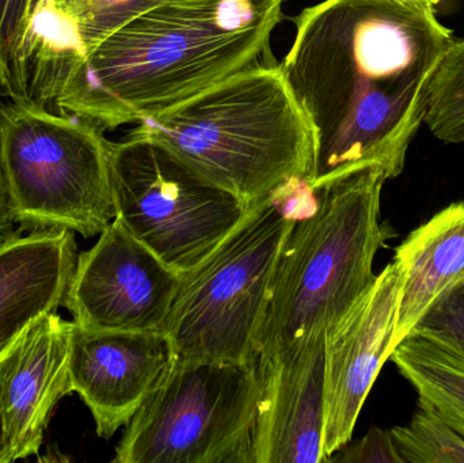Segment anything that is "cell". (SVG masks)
I'll return each instance as SVG.
<instances>
[{"mask_svg": "<svg viewBox=\"0 0 464 463\" xmlns=\"http://www.w3.org/2000/svg\"><path fill=\"white\" fill-rule=\"evenodd\" d=\"M295 21L281 70L315 133L311 189L365 166L405 169L452 32L430 0H324Z\"/></svg>", "mask_w": 464, "mask_h": 463, "instance_id": "1", "label": "cell"}, {"mask_svg": "<svg viewBox=\"0 0 464 463\" xmlns=\"http://www.w3.org/2000/svg\"><path fill=\"white\" fill-rule=\"evenodd\" d=\"M284 0H174L139 14L90 49L53 105L102 130L138 124L250 67Z\"/></svg>", "mask_w": 464, "mask_h": 463, "instance_id": "2", "label": "cell"}, {"mask_svg": "<svg viewBox=\"0 0 464 463\" xmlns=\"http://www.w3.org/2000/svg\"><path fill=\"white\" fill-rule=\"evenodd\" d=\"M154 139L248 206L295 181L311 184L315 133L280 64L243 68L138 122Z\"/></svg>", "mask_w": 464, "mask_h": 463, "instance_id": "3", "label": "cell"}, {"mask_svg": "<svg viewBox=\"0 0 464 463\" xmlns=\"http://www.w3.org/2000/svg\"><path fill=\"white\" fill-rule=\"evenodd\" d=\"M378 166H365L314 190L278 255L256 333L258 363L284 355L340 323L372 287L376 253L397 234L382 223Z\"/></svg>", "mask_w": 464, "mask_h": 463, "instance_id": "4", "label": "cell"}, {"mask_svg": "<svg viewBox=\"0 0 464 463\" xmlns=\"http://www.w3.org/2000/svg\"><path fill=\"white\" fill-rule=\"evenodd\" d=\"M302 182L254 204L200 265L182 275L165 328L177 359L258 362L256 333L294 212L304 206Z\"/></svg>", "mask_w": 464, "mask_h": 463, "instance_id": "5", "label": "cell"}, {"mask_svg": "<svg viewBox=\"0 0 464 463\" xmlns=\"http://www.w3.org/2000/svg\"><path fill=\"white\" fill-rule=\"evenodd\" d=\"M111 141L97 125L30 101L0 106V169L16 223L90 238L116 217Z\"/></svg>", "mask_w": 464, "mask_h": 463, "instance_id": "6", "label": "cell"}, {"mask_svg": "<svg viewBox=\"0 0 464 463\" xmlns=\"http://www.w3.org/2000/svg\"><path fill=\"white\" fill-rule=\"evenodd\" d=\"M254 364L176 359L127 424L114 463H254Z\"/></svg>", "mask_w": 464, "mask_h": 463, "instance_id": "7", "label": "cell"}, {"mask_svg": "<svg viewBox=\"0 0 464 463\" xmlns=\"http://www.w3.org/2000/svg\"><path fill=\"white\" fill-rule=\"evenodd\" d=\"M116 219L179 275L200 265L251 207L154 139L109 150Z\"/></svg>", "mask_w": 464, "mask_h": 463, "instance_id": "8", "label": "cell"}, {"mask_svg": "<svg viewBox=\"0 0 464 463\" xmlns=\"http://www.w3.org/2000/svg\"><path fill=\"white\" fill-rule=\"evenodd\" d=\"M181 275L119 219L81 253L63 306L90 331L165 332Z\"/></svg>", "mask_w": 464, "mask_h": 463, "instance_id": "9", "label": "cell"}, {"mask_svg": "<svg viewBox=\"0 0 464 463\" xmlns=\"http://www.w3.org/2000/svg\"><path fill=\"white\" fill-rule=\"evenodd\" d=\"M401 274L392 260L372 287L326 332L324 454L327 459L351 442L362 405L392 355Z\"/></svg>", "mask_w": 464, "mask_h": 463, "instance_id": "10", "label": "cell"}, {"mask_svg": "<svg viewBox=\"0 0 464 463\" xmlns=\"http://www.w3.org/2000/svg\"><path fill=\"white\" fill-rule=\"evenodd\" d=\"M165 332L90 331L72 321L70 378L97 426L111 439L127 426L176 362Z\"/></svg>", "mask_w": 464, "mask_h": 463, "instance_id": "11", "label": "cell"}, {"mask_svg": "<svg viewBox=\"0 0 464 463\" xmlns=\"http://www.w3.org/2000/svg\"><path fill=\"white\" fill-rule=\"evenodd\" d=\"M326 333L258 363L261 394L254 463L326 462L324 454Z\"/></svg>", "mask_w": 464, "mask_h": 463, "instance_id": "12", "label": "cell"}, {"mask_svg": "<svg viewBox=\"0 0 464 463\" xmlns=\"http://www.w3.org/2000/svg\"><path fill=\"white\" fill-rule=\"evenodd\" d=\"M71 328L72 323L48 313L0 355V410L8 463L38 454L57 402L72 393Z\"/></svg>", "mask_w": 464, "mask_h": 463, "instance_id": "13", "label": "cell"}, {"mask_svg": "<svg viewBox=\"0 0 464 463\" xmlns=\"http://www.w3.org/2000/svg\"><path fill=\"white\" fill-rule=\"evenodd\" d=\"M174 0H45L33 30L26 101L51 108L84 54L139 14Z\"/></svg>", "mask_w": 464, "mask_h": 463, "instance_id": "14", "label": "cell"}, {"mask_svg": "<svg viewBox=\"0 0 464 463\" xmlns=\"http://www.w3.org/2000/svg\"><path fill=\"white\" fill-rule=\"evenodd\" d=\"M76 261L72 231L32 230L0 245V355L64 304Z\"/></svg>", "mask_w": 464, "mask_h": 463, "instance_id": "15", "label": "cell"}, {"mask_svg": "<svg viewBox=\"0 0 464 463\" xmlns=\"http://www.w3.org/2000/svg\"><path fill=\"white\" fill-rule=\"evenodd\" d=\"M402 274L397 325V347L436 299L464 277V201L450 204L409 234L395 249Z\"/></svg>", "mask_w": 464, "mask_h": 463, "instance_id": "16", "label": "cell"}, {"mask_svg": "<svg viewBox=\"0 0 464 463\" xmlns=\"http://www.w3.org/2000/svg\"><path fill=\"white\" fill-rule=\"evenodd\" d=\"M389 361L464 439V351L411 332L392 350Z\"/></svg>", "mask_w": 464, "mask_h": 463, "instance_id": "17", "label": "cell"}, {"mask_svg": "<svg viewBox=\"0 0 464 463\" xmlns=\"http://www.w3.org/2000/svg\"><path fill=\"white\" fill-rule=\"evenodd\" d=\"M45 0H0V92L26 101V71L33 30Z\"/></svg>", "mask_w": 464, "mask_h": 463, "instance_id": "18", "label": "cell"}, {"mask_svg": "<svg viewBox=\"0 0 464 463\" xmlns=\"http://www.w3.org/2000/svg\"><path fill=\"white\" fill-rule=\"evenodd\" d=\"M402 463H464V439L427 400L406 426L390 429Z\"/></svg>", "mask_w": 464, "mask_h": 463, "instance_id": "19", "label": "cell"}, {"mask_svg": "<svg viewBox=\"0 0 464 463\" xmlns=\"http://www.w3.org/2000/svg\"><path fill=\"white\" fill-rule=\"evenodd\" d=\"M424 124L444 143L464 141V40L452 41L433 73Z\"/></svg>", "mask_w": 464, "mask_h": 463, "instance_id": "20", "label": "cell"}, {"mask_svg": "<svg viewBox=\"0 0 464 463\" xmlns=\"http://www.w3.org/2000/svg\"><path fill=\"white\" fill-rule=\"evenodd\" d=\"M411 332L436 337L464 351V277L436 299Z\"/></svg>", "mask_w": 464, "mask_h": 463, "instance_id": "21", "label": "cell"}, {"mask_svg": "<svg viewBox=\"0 0 464 463\" xmlns=\"http://www.w3.org/2000/svg\"><path fill=\"white\" fill-rule=\"evenodd\" d=\"M327 462L337 463H402L392 432L386 429H371L362 439L335 451Z\"/></svg>", "mask_w": 464, "mask_h": 463, "instance_id": "22", "label": "cell"}, {"mask_svg": "<svg viewBox=\"0 0 464 463\" xmlns=\"http://www.w3.org/2000/svg\"><path fill=\"white\" fill-rule=\"evenodd\" d=\"M15 217L8 201L7 190L0 169V245L15 236Z\"/></svg>", "mask_w": 464, "mask_h": 463, "instance_id": "23", "label": "cell"}, {"mask_svg": "<svg viewBox=\"0 0 464 463\" xmlns=\"http://www.w3.org/2000/svg\"><path fill=\"white\" fill-rule=\"evenodd\" d=\"M0 463H8L7 445H5V423H3L2 410H0Z\"/></svg>", "mask_w": 464, "mask_h": 463, "instance_id": "24", "label": "cell"}, {"mask_svg": "<svg viewBox=\"0 0 464 463\" xmlns=\"http://www.w3.org/2000/svg\"><path fill=\"white\" fill-rule=\"evenodd\" d=\"M430 3H433V5H436V3L441 2V0H430Z\"/></svg>", "mask_w": 464, "mask_h": 463, "instance_id": "25", "label": "cell"}]
</instances>
